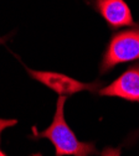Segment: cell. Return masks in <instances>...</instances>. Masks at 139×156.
Segmentation results:
<instances>
[{"instance_id":"6da1fadb","label":"cell","mask_w":139,"mask_h":156,"mask_svg":"<svg viewBox=\"0 0 139 156\" xmlns=\"http://www.w3.org/2000/svg\"><path fill=\"white\" fill-rule=\"evenodd\" d=\"M67 97L58 95L56 103V112L52 118L51 124L41 130L37 131L36 128H32L31 140L47 139L55 147V156H92L101 155L96 149L93 141H81L78 140L73 130L70 128L65 119V103Z\"/></svg>"},{"instance_id":"7a4b0ae2","label":"cell","mask_w":139,"mask_h":156,"mask_svg":"<svg viewBox=\"0 0 139 156\" xmlns=\"http://www.w3.org/2000/svg\"><path fill=\"white\" fill-rule=\"evenodd\" d=\"M139 60V25L112 35L99 63V73L104 74L115 66Z\"/></svg>"},{"instance_id":"3957f363","label":"cell","mask_w":139,"mask_h":156,"mask_svg":"<svg viewBox=\"0 0 139 156\" xmlns=\"http://www.w3.org/2000/svg\"><path fill=\"white\" fill-rule=\"evenodd\" d=\"M25 69L27 74L34 78L38 83L44 84L52 92L57 93L58 95L64 97H71L76 93H81L85 90H88L91 93L98 92L102 88L103 83L101 81H94L91 83H85L75 78L66 76L60 72H53V71H37V69H31L25 66Z\"/></svg>"},{"instance_id":"277c9868","label":"cell","mask_w":139,"mask_h":156,"mask_svg":"<svg viewBox=\"0 0 139 156\" xmlns=\"http://www.w3.org/2000/svg\"><path fill=\"white\" fill-rule=\"evenodd\" d=\"M85 2L104 19V21L112 30L135 25L130 8L124 0H85Z\"/></svg>"},{"instance_id":"5b68a950","label":"cell","mask_w":139,"mask_h":156,"mask_svg":"<svg viewBox=\"0 0 139 156\" xmlns=\"http://www.w3.org/2000/svg\"><path fill=\"white\" fill-rule=\"evenodd\" d=\"M102 97H115L128 102L139 103V63L128 67L108 86L97 92Z\"/></svg>"},{"instance_id":"8992f818","label":"cell","mask_w":139,"mask_h":156,"mask_svg":"<svg viewBox=\"0 0 139 156\" xmlns=\"http://www.w3.org/2000/svg\"><path fill=\"white\" fill-rule=\"evenodd\" d=\"M101 156H121V149L117 147H104Z\"/></svg>"},{"instance_id":"52a82bcc","label":"cell","mask_w":139,"mask_h":156,"mask_svg":"<svg viewBox=\"0 0 139 156\" xmlns=\"http://www.w3.org/2000/svg\"><path fill=\"white\" fill-rule=\"evenodd\" d=\"M10 37V35H5V36H3V37H0V45H2V44H4L6 40H8V38Z\"/></svg>"},{"instance_id":"ba28073f","label":"cell","mask_w":139,"mask_h":156,"mask_svg":"<svg viewBox=\"0 0 139 156\" xmlns=\"http://www.w3.org/2000/svg\"><path fill=\"white\" fill-rule=\"evenodd\" d=\"M0 134H2V128H0ZM0 156H8V155L2 150V147H0Z\"/></svg>"},{"instance_id":"9c48e42d","label":"cell","mask_w":139,"mask_h":156,"mask_svg":"<svg viewBox=\"0 0 139 156\" xmlns=\"http://www.w3.org/2000/svg\"><path fill=\"white\" fill-rule=\"evenodd\" d=\"M30 156H42L41 154H32V155H30Z\"/></svg>"},{"instance_id":"30bf717a","label":"cell","mask_w":139,"mask_h":156,"mask_svg":"<svg viewBox=\"0 0 139 156\" xmlns=\"http://www.w3.org/2000/svg\"><path fill=\"white\" fill-rule=\"evenodd\" d=\"M135 135H139V131H137V133H135Z\"/></svg>"}]
</instances>
